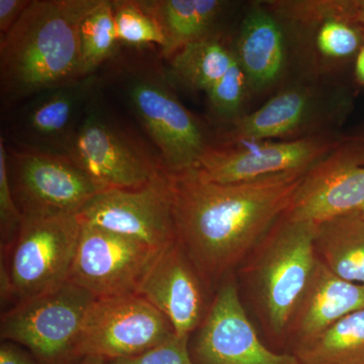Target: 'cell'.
<instances>
[{
    "instance_id": "d6a6232c",
    "label": "cell",
    "mask_w": 364,
    "mask_h": 364,
    "mask_svg": "<svg viewBox=\"0 0 364 364\" xmlns=\"http://www.w3.org/2000/svg\"><path fill=\"white\" fill-rule=\"evenodd\" d=\"M78 364H109V361L105 360V358H98V356H86L81 359Z\"/></svg>"
},
{
    "instance_id": "4316f807",
    "label": "cell",
    "mask_w": 364,
    "mask_h": 364,
    "mask_svg": "<svg viewBox=\"0 0 364 364\" xmlns=\"http://www.w3.org/2000/svg\"><path fill=\"white\" fill-rule=\"evenodd\" d=\"M23 215L14 200L9 167H7V149L4 139H0V230H1V247L9 249L18 230H20Z\"/></svg>"
},
{
    "instance_id": "ba28073f",
    "label": "cell",
    "mask_w": 364,
    "mask_h": 364,
    "mask_svg": "<svg viewBox=\"0 0 364 364\" xmlns=\"http://www.w3.org/2000/svg\"><path fill=\"white\" fill-rule=\"evenodd\" d=\"M169 321L141 294L97 298L86 313L78 358H132L173 336Z\"/></svg>"
},
{
    "instance_id": "8992f818",
    "label": "cell",
    "mask_w": 364,
    "mask_h": 364,
    "mask_svg": "<svg viewBox=\"0 0 364 364\" xmlns=\"http://www.w3.org/2000/svg\"><path fill=\"white\" fill-rule=\"evenodd\" d=\"M69 158L105 191L135 189L166 170L135 139L90 100L72 142Z\"/></svg>"
},
{
    "instance_id": "3957f363",
    "label": "cell",
    "mask_w": 364,
    "mask_h": 364,
    "mask_svg": "<svg viewBox=\"0 0 364 364\" xmlns=\"http://www.w3.org/2000/svg\"><path fill=\"white\" fill-rule=\"evenodd\" d=\"M315 237L316 223L294 221L284 215L254 249L253 277L258 298L277 334L291 325L317 267Z\"/></svg>"
},
{
    "instance_id": "5b68a950",
    "label": "cell",
    "mask_w": 364,
    "mask_h": 364,
    "mask_svg": "<svg viewBox=\"0 0 364 364\" xmlns=\"http://www.w3.org/2000/svg\"><path fill=\"white\" fill-rule=\"evenodd\" d=\"M80 230L78 215L23 217L9 263L1 262L11 294L21 301L68 282Z\"/></svg>"
},
{
    "instance_id": "9a60e30c",
    "label": "cell",
    "mask_w": 364,
    "mask_h": 364,
    "mask_svg": "<svg viewBox=\"0 0 364 364\" xmlns=\"http://www.w3.org/2000/svg\"><path fill=\"white\" fill-rule=\"evenodd\" d=\"M203 286L202 277L177 240L160 251L136 294L166 317L176 336L189 338L205 318Z\"/></svg>"
},
{
    "instance_id": "1f68e13d",
    "label": "cell",
    "mask_w": 364,
    "mask_h": 364,
    "mask_svg": "<svg viewBox=\"0 0 364 364\" xmlns=\"http://www.w3.org/2000/svg\"><path fill=\"white\" fill-rule=\"evenodd\" d=\"M354 20L364 30V0H353Z\"/></svg>"
},
{
    "instance_id": "2e32d148",
    "label": "cell",
    "mask_w": 364,
    "mask_h": 364,
    "mask_svg": "<svg viewBox=\"0 0 364 364\" xmlns=\"http://www.w3.org/2000/svg\"><path fill=\"white\" fill-rule=\"evenodd\" d=\"M95 86V76H86L33 97L21 112L16 128L21 147L69 158Z\"/></svg>"
},
{
    "instance_id": "4dcf8cb0",
    "label": "cell",
    "mask_w": 364,
    "mask_h": 364,
    "mask_svg": "<svg viewBox=\"0 0 364 364\" xmlns=\"http://www.w3.org/2000/svg\"><path fill=\"white\" fill-rule=\"evenodd\" d=\"M355 76L359 85H364V45L356 55Z\"/></svg>"
},
{
    "instance_id": "83f0119b",
    "label": "cell",
    "mask_w": 364,
    "mask_h": 364,
    "mask_svg": "<svg viewBox=\"0 0 364 364\" xmlns=\"http://www.w3.org/2000/svg\"><path fill=\"white\" fill-rule=\"evenodd\" d=\"M189 338L173 336L150 350L132 358L114 359L109 364H195L188 347Z\"/></svg>"
},
{
    "instance_id": "d4e9b609",
    "label": "cell",
    "mask_w": 364,
    "mask_h": 364,
    "mask_svg": "<svg viewBox=\"0 0 364 364\" xmlns=\"http://www.w3.org/2000/svg\"><path fill=\"white\" fill-rule=\"evenodd\" d=\"M119 42L130 45L166 44L161 26L143 1H112Z\"/></svg>"
},
{
    "instance_id": "30bf717a",
    "label": "cell",
    "mask_w": 364,
    "mask_h": 364,
    "mask_svg": "<svg viewBox=\"0 0 364 364\" xmlns=\"http://www.w3.org/2000/svg\"><path fill=\"white\" fill-rule=\"evenodd\" d=\"M81 222L161 251L177 241L171 178L163 172L142 188L95 196L79 213Z\"/></svg>"
},
{
    "instance_id": "52a82bcc",
    "label": "cell",
    "mask_w": 364,
    "mask_h": 364,
    "mask_svg": "<svg viewBox=\"0 0 364 364\" xmlns=\"http://www.w3.org/2000/svg\"><path fill=\"white\" fill-rule=\"evenodd\" d=\"M126 93L132 109L159 149L167 173L176 176L196 169L210 146L196 117L164 79L139 72L129 78Z\"/></svg>"
},
{
    "instance_id": "f1b7e54d",
    "label": "cell",
    "mask_w": 364,
    "mask_h": 364,
    "mask_svg": "<svg viewBox=\"0 0 364 364\" xmlns=\"http://www.w3.org/2000/svg\"><path fill=\"white\" fill-rule=\"evenodd\" d=\"M32 0H0V36L6 37Z\"/></svg>"
},
{
    "instance_id": "7c38bea8",
    "label": "cell",
    "mask_w": 364,
    "mask_h": 364,
    "mask_svg": "<svg viewBox=\"0 0 364 364\" xmlns=\"http://www.w3.org/2000/svg\"><path fill=\"white\" fill-rule=\"evenodd\" d=\"M363 205L364 149L350 138L306 172L284 215L317 224Z\"/></svg>"
},
{
    "instance_id": "e0dca14e",
    "label": "cell",
    "mask_w": 364,
    "mask_h": 364,
    "mask_svg": "<svg viewBox=\"0 0 364 364\" xmlns=\"http://www.w3.org/2000/svg\"><path fill=\"white\" fill-rule=\"evenodd\" d=\"M361 309L364 286L337 277L318 260L289 327L303 343Z\"/></svg>"
},
{
    "instance_id": "5bb4252c",
    "label": "cell",
    "mask_w": 364,
    "mask_h": 364,
    "mask_svg": "<svg viewBox=\"0 0 364 364\" xmlns=\"http://www.w3.org/2000/svg\"><path fill=\"white\" fill-rule=\"evenodd\" d=\"M195 364H301L289 354L267 348L242 305L234 279L218 289L193 349Z\"/></svg>"
},
{
    "instance_id": "277c9868",
    "label": "cell",
    "mask_w": 364,
    "mask_h": 364,
    "mask_svg": "<svg viewBox=\"0 0 364 364\" xmlns=\"http://www.w3.org/2000/svg\"><path fill=\"white\" fill-rule=\"evenodd\" d=\"M95 298L72 282L18 301L4 314V341L23 345L40 364H67L78 359L81 330Z\"/></svg>"
},
{
    "instance_id": "836d02e7",
    "label": "cell",
    "mask_w": 364,
    "mask_h": 364,
    "mask_svg": "<svg viewBox=\"0 0 364 364\" xmlns=\"http://www.w3.org/2000/svg\"><path fill=\"white\" fill-rule=\"evenodd\" d=\"M352 138H353L354 140L358 141V142L363 146L364 149V132L363 133L359 134L358 136H352Z\"/></svg>"
},
{
    "instance_id": "4fadbf2b",
    "label": "cell",
    "mask_w": 364,
    "mask_h": 364,
    "mask_svg": "<svg viewBox=\"0 0 364 364\" xmlns=\"http://www.w3.org/2000/svg\"><path fill=\"white\" fill-rule=\"evenodd\" d=\"M227 147H208L196 170L217 183H236L287 171L312 168L340 142L317 136L289 142H233Z\"/></svg>"
},
{
    "instance_id": "f546056e",
    "label": "cell",
    "mask_w": 364,
    "mask_h": 364,
    "mask_svg": "<svg viewBox=\"0 0 364 364\" xmlns=\"http://www.w3.org/2000/svg\"><path fill=\"white\" fill-rule=\"evenodd\" d=\"M0 364H40L37 359L14 342L4 341L0 346Z\"/></svg>"
},
{
    "instance_id": "484cf974",
    "label": "cell",
    "mask_w": 364,
    "mask_h": 364,
    "mask_svg": "<svg viewBox=\"0 0 364 364\" xmlns=\"http://www.w3.org/2000/svg\"><path fill=\"white\" fill-rule=\"evenodd\" d=\"M248 79L235 62L227 73L207 91L213 109L223 117H233L240 111L246 95Z\"/></svg>"
},
{
    "instance_id": "ac0fdd59",
    "label": "cell",
    "mask_w": 364,
    "mask_h": 364,
    "mask_svg": "<svg viewBox=\"0 0 364 364\" xmlns=\"http://www.w3.org/2000/svg\"><path fill=\"white\" fill-rule=\"evenodd\" d=\"M235 57L255 90H264L280 77L286 62L284 33L262 7H253L246 14Z\"/></svg>"
},
{
    "instance_id": "ffe728a7",
    "label": "cell",
    "mask_w": 364,
    "mask_h": 364,
    "mask_svg": "<svg viewBox=\"0 0 364 364\" xmlns=\"http://www.w3.org/2000/svg\"><path fill=\"white\" fill-rule=\"evenodd\" d=\"M313 109V95L306 88L277 93L257 111L235 119L230 133L233 142H257L296 133Z\"/></svg>"
},
{
    "instance_id": "7a4b0ae2",
    "label": "cell",
    "mask_w": 364,
    "mask_h": 364,
    "mask_svg": "<svg viewBox=\"0 0 364 364\" xmlns=\"http://www.w3.org/2000/svg\"><path fill=\"white\" fill-rule=\"evenodd\" d=\"M100 0H32L0 39L2 102L14 104L85 77L79 32Z\"/></svg>"
},
{
    "instance_id": "d6986e66",
    "label": "cell",
    "mask_w": 364,
    "mask_h": 364,
    "mask_svg": "<svg viewBox=\"0 0 364 364\" xmlns=\"http://www.w3.org/2000/svg\"><path fill=\"white\" fill-rule=\"evenodd\" d=\"M318 260L337 277L364 286V215L352 210L316 224Z\"/></svg>"
},
{
    "instance_id": "6da1fadb",
    "label": "cell",
    "mask_w": 364,
    "mask_h": 364,
    "mask_svg": "<svg viewBox=\"0 0 364 364\" xmlns=\"http://www.w3.org/2000/svg\"><path fill=\"white\" fill-rule=\"evenodd\" d=\"M310 169L226 184L207 181L196 169L170 176L177 240L205 286L257 247Z\"/></svg>"
},
{
    "instance_id": "603a6c76",
    "label": "cell",
    "mask_w": 364,
    "mask_h": 364,
    "mask_svg": "<svg viewBox=\"0 0 364 364\" xmlns=\"http://www.w3.org/2000/svg\"><path fill=\"white\" fill-rule=\"evenodd\" d=\"M171 58V72L182 85L205 92L237 61L235 54L213 37L184 46Z\"/></svg>"
},
{
    "instance_id": "e575fe53",
    "label": "cell",
    "mask_w": 364,
    "mask_h": 364,
    "mask_svg": "<svg viewBox=\"0 0 364 364\" xmlns=\"http://www.w3.org/2000/svg\"><path fill=\"white\" fill-rule=\"evenodd\" d=\"M361 213H363L364 215V205H363V208H360Z\"/></svg>"
},
{
    "instance_id": "cb8c5ba5",
    "label": "cell",
    "mask_w": 364,
    "mask_h": 364,
    "mask_svg": "<svg viewBox=\"0 0 364 364\" xmlns=\"http://www.w3.org/2000/svg\"><path fill=\"white\" fill-rule=\"evenodd\" d=\"M85 77L111 58L117 49V36L112 1L100 0L83 18L79 32Z\"/></svg>"
},
{
    "instance_id": "44dd1931",
    "label": "cell",
    "mask_w": 364,
    "mask_h": 364,
    "mask_svg": "<svg viewBox=\"0 0 364 364\" xmlns=\"http://www.w3.org/2000/svg\"><path fill=\"white\" fill-rule=\"evenodd\" d=\"M144 6L156 18L164 33V56L210 37V33L226 2L220 0H148Z\"/></svg>"
},
{
    "instance_id": "7402d4cb",
    "label": "cell",
    "mask_w": 364,
    "mask_h": 364,
    "mask_svg": "<svg viewBox=\"0 0 364 364\" xmlns=\"http://www.w3.org/2000/svg\"><path fill=\"white\" fill-rule=\"evenodd\" d=\"M294 355L301 364H364V309L298 344Z\"/></svg>"
},
{
    "instance_id": "8fae6325",
    "label": "cell",
    "mask_w": 364,
    "mask_h": 364,
    "mask_svg": "<svg viewBox=\"0 0 364 364\" xmlns=\"http://www.w3.org/2000/svg\"><path fill=\"white\" fill-rule=\"evenodd\" d=\"M159 252L141 242L81 222L68 282L95 298L136 293Z\"/></svg>"
},
{
    "instance_id": "9c48e42d",
    "label": "cell",
    "mask_w": 364,
    "mask_h": 364,
    "mask_svg": "<svg viewBox=\"0 0 364 364\" xmlns=\"http://www.w3.org/2000/svg\"><path fill=\"white\" fill-rule=\"evenodd\" d=\"M14 200L23 217L79 215L102 189L70 158L39 151H7Z\"/></svg>"
}]
</instances>
